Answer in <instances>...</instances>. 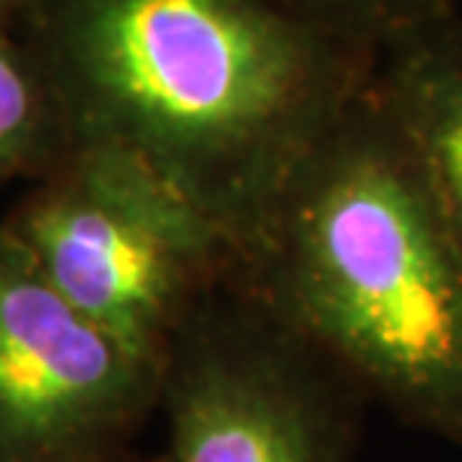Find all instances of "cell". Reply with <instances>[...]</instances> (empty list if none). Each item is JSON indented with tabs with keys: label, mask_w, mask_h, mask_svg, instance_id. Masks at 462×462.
Returning <instances> with one entry per match:
<instances>
[{
	"label": "cell",
	"mask_w": 462,
	"mask_h": 462,
	"mask_svg": "<svg viewBox=\"0 0 462 462\" xmlns=\"http://www.w3.org/2000/svg\"><path fill=\"white\" fill-rule=\"evenodd\" d=\"M69 129L171 183L237 253L373 79L280 0H15Z\"/></svg>",
	"instance_id": "cell-1"
},
{
	"label": "cell",
	"mask_w": 462,
	"mask_h": 462,
	"mask_svg": "<svg viewBox=\"0 0 462 462\" xmlns=\"http://www.w3.org/2000/svg\"><path fill=\"white\" fill-rule=\"evenodd\" d=\"M235 276L366 400L462 450V246L369 94Z\"/></svg>",
	"instance_id": "cell-2"
},
{
	"label": "cell",
	"mask_w": 462,
	"mask_h": 462,
	"mask_svg": "<svg viewBox=\"0 0 462 462\" xmlns=\"http://www.w3.org/2000/svg\"><path fill=\"white\" fill-rule=\"evenodd\" d=\"M0 226L72 307L153 366L189 312L237 273L214 223L115 147H69Z\"/></svg>",
	"instance_id": "cell-3"
},
{
	"label": "cell",
	"mask_w": 462,
	"mask_h": 462,
	"mask_svg": "<svg viewBox=\"0 0 462 462\" xmlns=\"http://www.w3.org/2000/svg\"><path fill=\"white\" fill-rule=\"evenodd\" d=\"M156 402L165 462H351L366 396L231 276L171 337Z\"/></svg>",
	"instance_id": "cell-4"
},
{
	"label": "cell",
	"mask_w": 462,
	"mask_h": 462,
	"mask_svg": "<svg viewBox=\"0 0 462 462\" xmlns=\"http://www.w3.org/2000/svg\"><path fill=\"white\" fill-rule=\"evenodd\" d=\"M156 387L160 366L72 307L0 226V462L112 448Z\"/></svg>",
	"instance_id": "cell-5"
},
{
	"label": "cell",
	"mask_w": 462,
	"mask_h": 462,
	"mask_svg": "<svg viewBox=\"0 0 462 462\" xmlns=\"http://www.w3.org/2000/svg\"><path fill=\"white\" fill-rule=\"evenodd\" d=\"M366 94L462 246V4L378 54Z\"/></svg>",
	"instance_id": "cell-6"
},
{
	"label": "cell",
	"mask_w": 462,
	"mask_h": 462,
	"mask_svg": "<svg viewBox=\"0 0 462 462\" xmlns=\"http://www.w3.org/2000/svg\"><path fill=\"white\" fill-rule=\"evenodd\" d=\"M69 151V129L40 54L0 0V187L33 180Z\"/></svg>",
	"instance_id": "cell-7"
},
{
	"label": "cell",
	"mask_w": 462,
	"mask_h": 462,
	"mask_svg": "<svg viewBox=\"0 0 462 462\" xmlns=\"http://www.w3.org/2000/svg\"><path fill=\"white\" fill-rule=\"evenodd\" d=\"M280 4L334 40L378 58L405 36L448 15L462 0H280Z\"/></svg>",
	"instance_id": "cell-8"
},
{
	"label": "cell",
	"mask_w": 462,
	"mask_h": 462,
	"mask_svg": "<svg viewBox=\"0 0 462 462\" xmlns=\"http://www.w3.org/2000/svg\"><path fill=\"white\" fill-rule=\"evenodd\" d=\"M63 462H129L124 457H117L112 448L106 450H97V454H85V457H72V459H63Z\"/></svg>",
	"instance_id": "cell-9"
}]
</instances>
